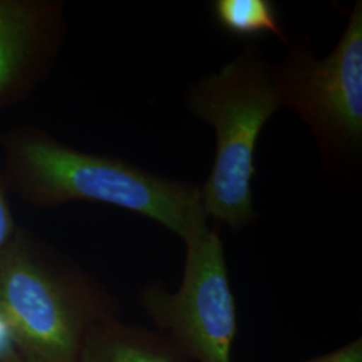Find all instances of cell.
<instances>
[{"label":"cell","instance_id":"cell-1","mask_svg":"<svg viewBox=\"0 0 362 362\" xmlns=\"http://www.w3.org/2000/svg\"><path fill=\"white\" fill-rule=\"evenodd\" d=\"M0 175L8 194L35 208L98 203L157 221L185 242L208 227L202 188L112 155L74 148L34 124L0 133Z\"/></svg>","mask_w":362,"mask_h":362},{"label":"cell","instance_id":"cell-2","mask_svg":"<svg viewBox=\"0 0 362 362\" xmlns=\"http://www.w3.org/2000/svg\"><path fill=\"white\" fill-rule=\"evenodd\" d=\"M115 317L97 278L18 226L0 250V321L22 362H76L91 329Z\"/></svg>","mask_w":362,"mask_h":362},{"label":"cell","instance_id":"cell-3","mask_svg":"<svg viewBox=\"0 0 362 362\" xmlns=\"http://www.w3.org/2000/svg\"><path fill=\"white\" fill-rule=\"evenodd\" d=\"M194 116L214 127L216 152L212 170L202 188L206 216L233 233L257 219L252 179L255 148L269 119L285 107L276 66L255 46L227 62L218 73L196 82L188 97Z\"/></svg>","mask_w":362,"mask_h":362},{"label":"cell","instance_id":"cell-4","mask_svg":"<svg viewBox=\"0 0 362 362\" xmlns=\"http://www.w3.org/2000/svg\"><path fill=\"white\" fill-rule=\"evenodd\" d=\"M276 70L285 107L310 127L326 164L354 168L362 151L361 1L329 57L317 59L306 39H296Z\"/></svg>","mask_w":362,"mask_h":362},{"label":"cell","instance_id":"cell-5","mask_svg":"<svg viewBox=\"0 0 362 362\" xmlns=\"http://www.w3.org/2000/svg\"><path fill=\"white\" fill-rule=\"evenodd\" d=\"M184 243L179 288L145 286L141 309L187 361L233 362L238 317L223 240L216 228L206 227Z\"/></svg>","mask_w":362,"mask_h":362},{"label":"cell","instance_id":"cell-6","mask_svg":"<svg viewBox=\"0 0 362 362\" xmlns=\"http://www.w3.org/2000/svg\"><path fill=\"white\" fill-rule=\"evenodd\" d=\"M62 0H0V115L50 77L65 45Z\"/></svg>","mask_w":362,"mask_h":362},{"label":"cell","instance_id":"cell-7","mask_svg":"<svg viewBox=\"0 0 362 362\" xmlns=\"http://www.w3.org/2000/svg\"><path fill=\"white\" fill-rule=\"evenodd\" d=\"M76 362H188L168 337L122 321L121 315L94 326Z\"/></svg>","mask_w":362,"mask_h":362},{"label":"cell","instance_id":"cell-8","mask_svg":"<svg viewBox=\"0 0 362 362\" xmlns=\"http://www.w3.org/2000/svg\"><path fill=\"white\" fill-rule=\"evenodd\" d=\"M212 16L228 35L250 39L272 34L288 45L276 6L270 0H215Z\"/></svg>","mask_w":362,"mask_h":362},{"label":"cell","instance_id":"cell-9","mask_svg":"<svg viewBox=\"0 0 362 362\" xmlns=\"http://www.w3.org/2000/svg\"><path fill=\"white\" fill-rule=\"evenodd\" d=\"M18 228V223L13 216V207L10 203V194L7 192L0 175V250Z\"/></svg>","mask_w":362,"mask_h":362},{"label":"cell","instance_id":"cell-10","mask_svg":"<svg viewBox=\"0 0 362 362\" xmlns=\"http://www.w3.org/2000/svg\"><path fill=\"white\" fill-rule=\"evenodd\" d=\"M299 362H362V338H354L349 344L330 353Z\"/></svg>","mask_w":362,"mask_h":362},{"label":"cell","instance_id":"cell-11","mask_svg":"<svg viewBox=\"0 0 362 362\" xmlns=\"http://www.w3.org/2000/svg\"><path fill=\"white\" fill-rule=\"evenodd\" d=\"M0 362H22L13 348L6 326L0 321Z\"/></svg>","mask_w":362,"mask_h":362}]
</instances>
